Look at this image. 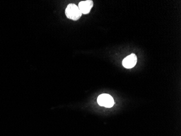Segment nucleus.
Listing matches in <instances>:
<instances>
[{
  "mask_svg": "<svg viewBox=\"0 0 181 136\" xmlns=\"http://www.w3.org/2000/svg\"><path fill=\"white\" fill-rule=\"evenodd\" d=\"M65 14L67 18L74 21L79 20L82 15V13L77 6L73 4L67 6L65 9Z\"/></svg>",
  "mask_w": 181,
  "mask_h": 136,
  "instance_id": "1",
  "label": "nucleus"
},
{
  "mask_svg": "<svg viewBox=\"0 0 181 136\" xmlns=\"http://www.w3.org/2000/svg\"><path fill=\"white\" fill-rule=\"evenodd\" d=\"M98 104L101 106L110 108L114 105V100L111 95L107 94H103L99 95L97 99Z\"/></svg>",
  "mask_w": 181,
  "mask_h": 136,
  "instance_id": "2",
  "label": "nucleus"
},
{
  "mask_svg": "<svg viewBox=\"0 0 181 136\" xmlns=\"http://www.w3.org/2000/svg\"><path fill=\"white\" fill-rule=\"evenodd\" d=\"M93 6V2L91 0L81 1L78 4V8L82 14H87L90 12Z\"/></svg>",
  "mask_w": 181,
  "mask_h": 136,
  "instance_id": "3",
  "label": "nucleus"
},
{
  "mask_svg": "<svg viewBox=\"0 0 181 136\" xmlns=\"http://www.w3.org/2000/svg\"><path fill=\"white\" fill-rule=\"evenodd\" d=\"M137 61V58L136 54H132L127 56L126 58H124L123 61V65L124 68L126 69H131L136 64Z\"/></svg>",
  "mask_w": 181,
  "mask_h": 136,
  "instance_id": "4",
  "label": "nucleus"
}]
</instances>
